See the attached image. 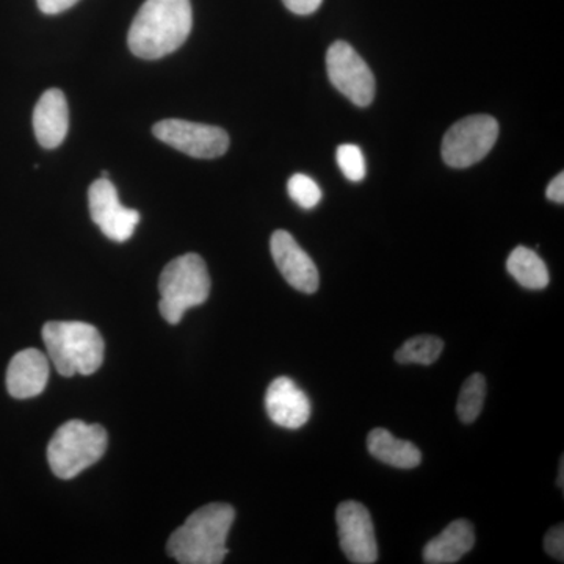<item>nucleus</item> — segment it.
<instances>
[{
    "label": "nucleus",
    "instance_id": "obj_14",
    "mask_svg": "<svg viewBox=\"0 0 564 564\" xmlns=\"http://www.w3.org/2000/svg\"><path fill=\"white\" fill-rule=\"evenodd\" d=\"M69 128V110L65 95L51 88L41 96L33 110V131L41 147L54 150L66 139Z\"/></svg>",
    "mask_w": 564,
    "mask_h": 564
},
{
    "label": "nucleus",
    "instance_id": "obj_3",
    "mask_svg": "<svg viewBox=\"0 0 564 564\" xmlns=\"http://www.w3.org/2000/svg\"><path fill=\"white\" fill-rule=\"evenodd\" d=\"M43 340L52 364L62 377L93 375L104 362L106 345L96 326L84 322H47Z\"/></svg>",
    "mask_w": 564,
    "mask_h": 564
},
{
    "label": "nucleus",
    "instance_id": "obj_13",
    "mask_svg": "<svg viewBox=\"0 0 564 564\" xmlns=\"http://www.w3.org/2000/svg\"><path fill=\"white\" fill-rule=\"evenodd\" d=\"M50 359L35 348L17 352L7 370V389L18 400L32 399L46 389Z\"/></svg>",
    "mask_w": 564,
    "mask_h": 564
},
{
    "label": "nucleus",
    "instance_id": "obj_20",
    "mask_svg": "<svg viewBox=\"0 0 564 564\" xmlns=\"http://www.w3.org/2000/svg\"><path fill=\"white\" fill-rule=\"evenodd\" d=\"M289 195L303 209H314L322 202V191L317 182L306 174H293L288 184Z\"/></svg>",
    "mask_w": 564,
    "mask_h": 564
},
{
    "label": "nucleus",
    "instance_id": "obj_7",
    "mask_svg": "<svg viewBox=\"0 0 564 564\" xmlns=\"http://www.w3.org/2000/svg\"><path fill=\"white\" fill-rule=\"evenodd\" d=\"M329 80L344 96L359 107H367L375 98V77L369 65L362 61L350 44L336 41L326 54Z\"/></svg>",
    "mask_w": 564,
    "mask_h": 564
},
{
    "label": "nucleus",
    "instance_id": "obj_23",
    "mask_svg": "<svg viewBox=\"0 0 564 564\" xmlns=\"http://www.w3.org/2000/svg\"><path fill=\"white\" fill-rule=\"evenodd\" d=\"M322 2L323 0H282V3H284L292 13L302 14V17L317 11Z\"/></svg>",
    "mask_w": 564,
    "mask_h": 564
},
{
    "label": "nucleus",
    "instance_id": "obj_9",
    "mask_svg": "<svg viewBox=\"0 0 564 564\" xmlns=\"http://www.w3.org/2000/svg\"><path fill=\"white\" fill-rule=\"evenodd\" d=\"M91 220L99 226L104 236L113 242H128L140 223V214L135 209L122 206L118 191L109 177H101L91 184L88 191Z\"/></svg>",
    "mask_w": 564,
    "mask_h": 564
},
{
    "label": "nucleus",
    "instance_id": "obj_21",
    "mask_svg": "<svg viewBox=\"0 0 564 564\" xmlns=\"http://www.w3.org/2000/svg\"><path fill=\"white\" fill-rule=\"evenodd\" d=\"M336 159L340 172L345 174L347 180L361 182L364 177H366V159H364L361 148L351 143L340 144V147L337 148Z\"/></svg>",
    "mask_w": 564,
    "mask_h": 564
},
{
    "label": "nucleus",
    "instance_id": "obj_15",
    "mask_svg": "<svg viewBox=\"0 0 564 564\" xmlns=\"http://www.w3.org/2000/svg\"><path fill=\"white\" fill-rule=\"evenodd\" d=\"M475 544L474 525L466 519H456L440 536L423 549V562L429 564L458 563Z\"/></svg>",
    "mask_w": 564,
    "mask_h": 564
},
{
    "label": "nucleus",
    "instance_id": "obj_25",
    "mask_svg": "<svg viewBox=\"0 0 564 564\" xmlns=\"http://www.w3.org/2000/svg\"><path fill=\"white\" fill-rule=\"evenodd\" d=\"M545 195L551 202L563 204L564 203V174L560 173L554 181L549 184Z\"/></svg>",
    "mask_w": 564,
    "mask_h": 564
},
{
    "label": "nucleus",
    "instance_id": "obj_19",
    "mask_svg": "<svg viewBox=\"0 0 564 564\" xmlns=\"http://www.w3.org/2000/svg\"><path fill=\"white\" fill-rule=\"evenodd\" d=\"M486 399V378L481 373H474L464 381L459 391L456 414L463 423H474L484 410Z\"/></svg>",
    "mask_w": 564,
    "mask_h": 564
},
{
    "label": "nucleus",
    "instance_id": "obj_5",
    "mask_svg": "<svg viewBox=\"0 0 564 564\" xmlns=\"http://www.w3.org/2000/svg\"><path fill=\"white\" fill-rule=\"evenodd\" d=\"M107 443L106 429L98 423H63L47 445V462L52 473L62 480L77 477L102 458Z\"/></svg>",
    "mask_w": 564,
    "mask_h": 564
},
{
    "label": "nucleus",
    "instance_id": "obj_1",
    "mask_svg": "<svg viewBox=\"0 0 564 564\" xmlns=\"http://www.w3.org/2000/svg\"><path fill=\"white\" fill-rule=\"evenodd\" d=\"M192 25L191 0H147L129 29V50L144 61H158L180 50Z\"/></svg>",
    "mask_w": 564,
    "mask_h": 564
},
{
    "label": "nucleus",
    "instance_id": "obj_18",
    "mask_svg": "<svg viewBox=\"0 0 564 564\" xmlns=\"http://www.w3.org/2000/svg\"><path fill=\"white\" fill-rule=\"evenodd\" d=\"M444 350V340L436 336H415L406 340L395 352V361L400 364H422V366H432L440 359Z\"/></svg>",
    "mask_w": 564,
    "mask_h": 564
},
{
    "label": "nucleus",
    "instance_id": "obj_16",
    "mask_svg": "<svg viewBox=\"0 0 564 564\" xmlns=\"http://www.w3.org/2000/svg\"><path fill=\"white\" fill-rule=\"evenodd\" d=\"M367 448L378 462L397 469H414L422 463L421 451L413 443L399 440L384 429H375L369 433Z\"/></svg>",
    "mask_w": 564,
    "mask_h": 564
},
{
    "label": "nucleus",
    "instance_id": "obj_17",
    "mask_svg": "<svg viewBox=\"0 0 564 564\" xmlns=\"http://www.w3.org/2000/svg\"><path fill=\"white\" fill-rule=\"evenodd\" d=\"M507 270L522 288L541 291L549 285V270L538 252L518 247L507 261Z\"/></svg>",
    "mask_w": 564,
    "mask_h": 564
},
{
    "label": "nucleus",
    "instance_id": "obj_11",
    "mask_svg": "<svg viewBox=\"0 0 564 564\" xmlns=\"http://www.w3.org/2000/svg\"><path fill=\"white\" fill-rule=\"evenodd\" d=\"M273 261L284 280L303 293L317 292L321 278L313 259L296 243L291 232L276 231L270 240Z\"/></svg>",
    "mask_w": 564,
    "mask_h": 564
},
{
    "label": "nucleus",
    "instance_id": "obj_8",
    "mask_svg": "<svg viewBox=\"0 0 564 564\" xmlns=\"http://www.w3.org/2000/svg\"><path fill=\"white\" fill-rule=\"evenodd\" d=\"M152 133L174 150L195 159L221 158L229 148V135L217 126L184 120H163Z\"/></svg>",
    "mask_w": 564,
    "mask_h": 564
},
{
    "label": "nucleus",
    "instance_id": "obj_22",
    "mask_svg": "<svg viewBox=\"0 0 564 564\" xmlns=\"http://www.w3.org/2000/svg\"><path fill=\"white\" fill-rule=\"evenodd\" d=\"M544 551L554 558L563 562L564 558V529L563 524L552 527L544 538Z\"/></svg>",
    "mask_w": 564,
    "mask_h": 564
},
{
    "label": "nucleus",
    "instance_id": "obj_27",
    "mask_svg": "<svg viewBox=\"0 0 564 564\" xmlns=\"http://www.w3.org/2000/svg\"><path fill=\"white\" fill-rule=\"evenodd\" d=\"M101 177H109V172H102Z\"/></svg>",
    "mask_w": 564,
    "mask_h": 564
},
{
    "label": "nucleus",
    "instance_id": "obj_6",
    "mask_svg": "<svg viewBox=\"0 0 564 564\" xmlns=\"http://www.w3.org/2000/svg\"><path fill=\"white\" fill-rule=\"evenodd\" d=\"M499 137V122L489 115H473L445 133L443 159L452 169H467L488 155Z\"/></svg>",
    "mask_w": 564,
    "mask_h": 564
},
{
    "label": "nucleus",
    "instance_id": "obj_12",
    "mask_svg": "<svg viewBox=\"0 0 564 564\" xmlns=\"http://www.w3.org/2000/svg\"><path fill=\"white\" fill-rule=\"evenodd\" d=\"M265 410L270 421L276 425L299 430L310 421V397L291 378L280 377L267 389Z\"/></svg>",
    "mask_w": 564,
    "mask_h": 564
},
{
    "label": "nucleus",
    "instance_id": "obj_24",
    "mask_svg": "<svg viewBox=\"0 0 564 564\" xmlns=\"http://www.w3.org/2000/svg\"><path fill=\"white\" fill-rule=\"evenodd\" d=\"M39 2L40 10L46 14H58L62 11L70 9L74 3L79 0H36Z\"/></svg>",
    "mask_w": 564,
    "mask_h": 564
},
{
    "label": "nucleus",
    "instance_id": "obj_4",
    "mask_svg": "<svg viewBox=\"0 0 564 564\" xmlns=\"http://www.w3.org/2000/svg\"><path fill=\"white\" fill-rule=\"evenodd\" d=\"M159 292V310L162 317L172 325L182 321L185 311L206 303L210 293V276L202 256L188 252L173 259L163 269Z\"/></svg>",
    "mask_w": 564,
    "mask_h": 564
},
{
    "label": "nucleus",
    "instance_id": "obj_2",
    "mask_svg": "<svg viewBox=\"0 0 564 564\" xmlns=\"http://www.w3.org/2000/svg\"><path fill=\"white\" fill-rule=\"evenodd\" d=\"M236 511L228 503H209L174 530L166 551L181 564H220L228 555L229 532Z\"/></svg>",
    "mask_w": 564,
    "mask_h": 564
},
{
    "label": "nucleus",
    "instance_id": "obj_26",
    "mask_svg": "<svg viewBox=\"0 0 564 564\" xmlns=\"http://www.w3.org/2000/svg\"><path fill=\"white\" fill-rule=\"evenodd\" d=\"M563 475H564V459H560V477H558V486L563 489Z\"/></svg>",
    "mask_w": 564,
    "mask_h": 564
},
{
    "label": "nucleus",
    "instance_id": "obj_10",
    "mask_svg": "<svg viewBox=\"0 0 564 564\" xmlns=\"http://www.w3.org/2000/svg\"><path fill=\"white\" fill-rule=\"evenodd\" d=\"M337 533L345 556L356 564H373L378 560L372 518L362 503L348 500L336 511Z\"/></svg>",
    "mask_w": 564,
    "mask_h": 564
}]
</instances>
